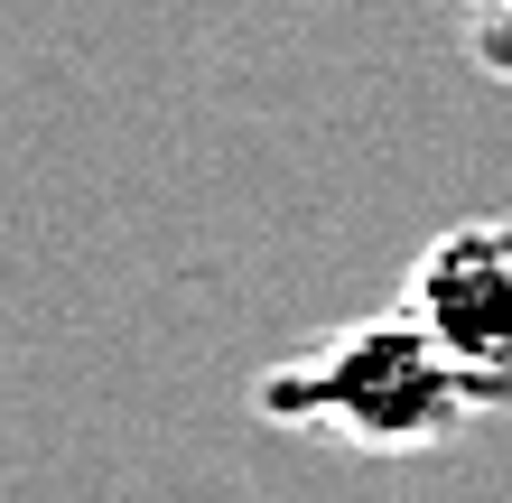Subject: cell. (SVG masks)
Here are the masks:
<instances>
[{
    "label": "cell",
    "instance_id": "obj_1",
    "mask_svg": "<svg viewBox=\"0 0 512 503\" xmlns=\"http://www.w3.org/2000/svg\"><path fill=\"white\" fill-rule=\"evenodd\" d=\"M252 410L270 429H326L364 457H438L447 438L485 420L475 382L447 364V345L391 299L382 317H354L308 354H280L252 382Z\"/></svg>",
    "mask_w": 512,
    "mask_h": 503
},
{
    "label": "cell",
    "instance_id": "obj_2",
    "mask_svg": "<svg viewBox=\"0 0 512 503\" xmlns=\"http://www.w3.org/2000/svg\"><path fill=\"white\" fill-rule=\"evenodd\" d=\"M401 308L447 345L485 410H512V215H466L419 243L401 271Z\"/></svg>",
    "mask_w": 512,
    "mask_h": 503
},
{
    "label": "cell",
    "instance_id": "obj_3",
    "mask_svg": "<svg viewBox=\"0 0 512 503\" xmlns=\"http://www.w3.org/2000/svg\"><path fill=\"white\" fill-rule=\"evenodd\" d=\"M457 47L475 75L512 84V0H457Z\"/></svg>",
    "mask_w": 512,
    "mask_h": 503
}]
</instances>
